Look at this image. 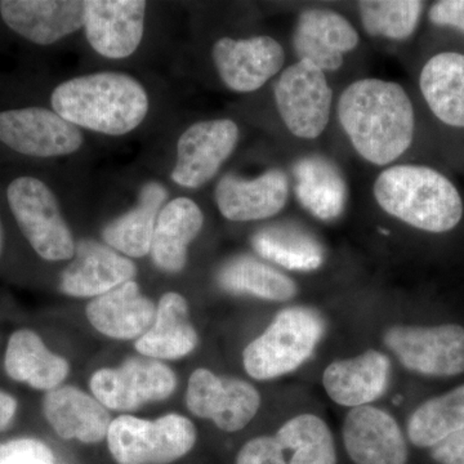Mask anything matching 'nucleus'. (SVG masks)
<instances>
[{"instance_id":"obj_33","label":"nucleus","mask_w":464,"mask_h":464,"mask_svg":"<svg viewBox=\"0 0 464 464\" xmlns=\"http://www.w3.org/2000/svg\"><path fill=\"white\" fill-rule=\"evenodd\" d=\"M224 391L212 422L221 431L237 432L248 426L261 408V395L249 382L222 378Z\"/></svg>"},{"instance_id":"obj_10","label":"nucleus","mask_w":464,"mask_h":464,"mask_svg":"<svg viewBox=\"0 0 464 464\" xmlns=\"http://www.w3.org/2000/svg\"><path fill=\"white\" fill-rule=\"evenodd\" d=\"M83 141V133L76 125L51 110L0 111V142L27 157H63L78 151Z\"/></svg>"},{"instance_id":"obj_36","label":"nucleus","mask_w":464,"mask_h":464,"mask_svg":"<svg viewBox=\"0 0 464 464\" xmlns=\"http://www.w3.org/2000/svg\"><path fill=\"white\" fill-rule=\"evenodd\" d=\"M235 464H288L284 449L275 436L249 440L237 453Z\"/></svg>"},{"instance_id":"obj_8","label":"nucleus","mask_w":464,"mask_h":464,"mask_svg":"<svg viewBox=\"0 0 464 464\" xmlns=\"http://www.w3.org/2000/svg\"><path fill=\"white\" fill-rule=\"evenodd\" d=\"M275 102L289 132L298 139L315 140L331 118L332 90L325 72L313 63L299 60L286 67L274 88Z\"/></svg>"},{"instance_id":"obj_20","label":"nucleus","mask_w":464,"mask_h":464,"mask_svg":"<svg viewBox=\"0 0 464 464\" xmlns=\"http://www.w3.org/2000/svg\"><path fill=\"white\" fill-rule=\"evenodd\" d=\"M85 314L101 334L112 340L130 341L139 340L149 331L157 315V306L142 295L139 284L130 280L92 299Z\"/></svg>"},{"instance_id":"obj_18","label":"nucleus","mask_w":464,"mask_h":464,"mask_svg":"<svg viewBox=\"0 0 464 464\" xmlns=\"http://www.w3.org/2000/svg\"><path fill=\"white\" fill-rule=\"evenodd\" d=\"M359 34L350 23L328 9L302 12L295 26L293 45L299 60H306L325 72H335L343 54L355 50Z\"/></svg>"},{"instance_id":"obj_30","label":"nucleus","mask_w":464,"mask_h":464,"mask_svg":"<svg viewBox=\"0 0 464 464\" xmlns=\"http://www.w3.org/2000/svg\"><path fill=\"white\" fill-rule=\"evenodd\" d=\"M464 429V384L424 401L408 420V438L418 448H432Z\"/></svg>"},{"instance_id":"obj_21","label":"nucleus","mask_w":464,"mask_h":464,"mask_svg":"<svg viewBox=\"0 0 464 464\" xmlns=\"http://www.w3.org/2000/svg\"><path fill=\"white\" fill-rule=\"evenodd\" d=\"M43 411L61 439L84 444H97L108 438L112 422L108 409L99 400L72 386L48 391Z\"/></svg>"},{"instance_id":"obj_5","label":"nucleus","mask_w":464,"mask_h":464,"mask_svg":"<svg viewBox=\"0 0 464 464\" xmlns=\"http://www.w3.org/2000/svg\"><path fill=\"white\" fill-rule=\"evenodd\" d=\"M197 438L188 418L167 414L157 420L121 415L110 424L106 439L118 464H169L190 453Z\"/></svg>"},{"instance_id":"obj_15","label":"nucleus","mask_w":464,"mask_h":464,"mask_svg":"<svg viewBox=\"0 0 464 464\" xmlns=\"http://www.w3.org/2000/svg\"><path fill=\"white\" fill-rule=\"evenodd\" d=\"M0 14L5 25L26 41L51 45L84 26L85 2L3 0Z\"/></svg>"},{"instance_id":"obj_23","label":"nucleus","mask_w":464,"mask_h":464,"mask_svg":"<svg viewBox=\"0 0 464 464\" xmlns=\"http://www.w3.org/2000/svg\"><path fill=\"white\" fill-rule=\"evenodd\" d=\"M197 346L188 301L176 292L161 295L154 323L136 341V350L150 359L177 360L190 355Z\"/></svg>"},{"instance_id":"obj_39","label":"nucleus","mask_w":464,"mask_h":464,"mask_svg":"<svg viewBox=\"0 0 464 464\" xmlns=\"http://www.w3.org/2000/svg\"><path fill=\"white\" fill-rule=\"evenodd\" d=\"M17 411V401L8 393L0 391V431L5 429L14 420Z\"/></svg>"},{"instance_id":"obj_7","label":"nucleus","mask_w":464,"mask_h":464,"mask_svg":"<svg viewBox=\"0 0 464 464\" xmlns=\"http://www.w3.org/2000/svg\"><path fill=\"white\" fill-rule=\"evenodd\" d=\"M383 342L414 373L451 377L464 372V328L457 324L391 326Z\"/></svg>"},{"instance_id":"obj_4","label":"nucleus","mask_w":464,"mask_h":464,"mask_svg":"<svg viewBox=\"0 0 464 464\" xmlns=\"http://www.w3.org/2000/svg\"><path fill=\"white\" fill-rule=\"evenodd\" d=\"M324 332L325 322L314 308H284L244 350V369L257 381L292 373L314 355Z\"/></svg>"},{"instance_id":"obj_2","label":"nucleus","mask_w":464,"mask_h":464,"mask_svg":"<svg viewBox=\"0 0 464 464\" xmlns=\"http://www.w3.org/2000/svg\"><path fill=\"white\" fill-rule=\"evenodd\" d=\"M52 108L61 118L109 136L132 132L145 121L149 97L136 79L121 72L76 76L53 91Z\"/></svg>"},{"instance_id":"obj_26","label":"nucleus","mask_w":464,"mask_h":464,"mask_svg":"<svg viewBox=\"0 0 464 464\" xmlns=\"http://www.w3.org/2000/svg\"><path fill=\"white\" fill-rule=\"evenodd\" d=\"M5 365L12 380L47 392L60 387L70 372L69 362L51 353L42 338L29 329H20L11 335Z\"/></svg>"},{"instance_id":"obj_28","label":"nucleus","mask_w":464,"mask_h":464,"mask_svg":"<svg viewBox=\"0 0 464 464\" xmlns=\"http://www.w3.org/2000/svg\"><path fill=\"white\" fill-rule=\"evenodd\" d=\"M217 283L232 295H252L265 301L286 302L298 292L295 280L250 256H237L226 262L217 274Z\"/></svg>"},{"instance_id":"obj_37","label":"nucleus","mask_w":464,"mask_h":464,"mask_svg":"<svg viewBox=\"0 0 464 464\" xmlns=\"http://www.w3.org/2000/svg\"><path fill=\"white\" fill-rule=\"evenodd\" d=\"M432 25L456 30L464 35V0H440L429 9Z\"/></svg>"},{"instance_id":"obj_19","label":"nucleus","mask_w":464,"mask_h":464,"mask_svg":"<svg viewBox=\"0 0 464 464\" xmlns=\"http://www.w3.org/2000/svg\"><path fill=\"white\" fill-rule=\"evenodd\" d=\"M391 377L389 356L368 350L353 359L335 360L326 366L323 386L335 404L347 408L371 405L386 392Z\"/></svg>"},{"instance_id":"obj_22","label":"nucleus","mask_w":464,"mask_h":464,"mask_svg":"<svg viewBox=\"0 0 464 464\" xmlns=\"http://www.w3.org/2000/svg\"><path fill=\"white\" fill-rule=\"evenodd\" d=\"M204 216L199 206L188 198L169 201L159 213L152 235V261L161 271L177 274L188 262V250L199 235Z\"/></svg>"},{"instance_id":"obj_9","label":"nucleus","mask_w":464,"mask_h":464,"mask_svg":"<svg viewBox=\"0 0 464 464\" xmlns=\"http://www.w3.org/2000/svg\"><path fill=\"white\" fill-rule=\"evenodd\" d=\"M177 386L172 369L150 357H132L119 368L100 369L92 375L94 398L106 409L132 411L169 398Z\"/></svg>"},{"instance_id":"obj_38","label":"nucleus","mask_w":464,"mask_h":464,"mask_svg":"<svg viewBox=\"0 0 464 464\" xmlns=\"http://www.w3.org/2000/svg\"><path fill=\"white\" fill-rule=\"evenodd\" d=\"M431 457L440 464H464V429L432 447Z\"/></svg>"},{"instance_id":"obj_11","label":"nucleus","mask_w":464,"mask_h":464,"mask_svg":"<svg viewBox=\"0 0 464 464\" xmlns=\"http://www.w3.org/2000/svg\"><path fill=\"white\" fill-rule=\"evenodd\" d=\"M237 141L239 128L230 119L191 125L177 143V163L170 177L183 188H201L216 176Z\"/></svg>"},{"instance_id":"obj_31","label":"nucleus","mask_w":464,"mask_h":464,"mask_svg":"<svg viewBox=\"0 0 464 464\" xmlns=\"http://www.w3.org/2000/svg\"><path fill=\"white\" fill-rule=\"evenodd\" d=\"M275 438L284 450L293 451L288 464H337L331 429L315 414L295 415L280 427Z\"/></svg>"},{"instance_id":"obj_29","label":"nucleus","mask_w":464,"mask_h":464,"mask_svg":"<svg viewBox=\"0 0 464 464\" xmlns=\"http://www.w3.org/2000/svg\"><path fill=\"white\" fill-rule=\"evenodd\" d=\"M252 246L261 257L292 271H315L324 262L322 244L295 225L262 228L253 237Z\"/></svg>"},{"instance_id":"obj_32","label":"nucleus","mask_w":464,"mask_h":464,"mask_svg":"<svg viewBox=\"0 0 464 464\" xmlns=\"http://www.w3.org/2000/svg\"><path fill=\"white\" fill-rule=\"evenodd\" d=\"M424 3L418 0H368L359 3L362 26L369 35L393 41L411 38L420 25Z\"/></svg>"},{"instance_id":"obj_25","label":"nucleus","mask_w":464,"mask_h":464,"mask_svg":"<svg viewBox=\"0 0 464 464\" xmlns=\"http://www.w3.org/2000/svg\"><path fill=\"white\" fill-rule=\"evenodd\" d=\"M295 190L301 206L322 221H335L347 203V185L341 170L329 159L311 155L298 160Z\"/></svg>"},{"instance_id":"obj_14","label":"nucleus","mask_w":464,"mask_h":464,"mask_svg":"<svg viewBox=\"0 0 464 464\" xmlns=\"http://www.w3.org/2000/svg\"><path fill=\"white\" fill-rule=\"evenodd\" d=\"M146 2L90 0L85 2V35L101 56L127 58L142 41Z\"/></svg>"},{"instance_id":"obj_1","label":"nucleus","mask_w":464,"mask_h":464,"mask_svg":"<svg viewBox=\"0 0 464 464\" xmlns=\"http://www.w3.org/2000/svg\"><path fill=\"white\" fill-rule=\"evenodd\" d=\"M338 119L360 157L386 166L413 143L415 112L404 88L368 78L348 85L338 101Z\"/></svg>"},{"instance_id":"obj_13","label":"nucleus","mask_w":464,"mask_h":464,"mask_svg":"<svg viewBox=\"0 0 464 464\" xmlns=\"http://www.w3.org/2000/svg\"><path fill=\"white\" fill-rule=\"evenodd\" d=\"M342 436L355 464H406L408 447L398 420L375 406L353 408L344 418Z\"/></svg>"},{"instance_id":"obj_40","label":"nucleus","mask_w":464,"mask_h":464,"mask_svg":"<svg viewBox=\"0 0 464 464\" xmlns=\"http://www.w3.org/2000/svg\"><path fill=\"white\" fill-rule=\"evenodd\" d=\"M0 249H2V230H0Z\"/></svg>"},{"instance_id":"obj_35","label":"nucleus","mask_w":464,"mask_h":464,"mask_svg":"<svg viewBox=\"0 0 464 464\" xmlns=\"http://www.w3.org/2000/svg\"><path fill=\"white\" fill-rule=\"evenodd\" d=\"M0 464H56L53 451L36 439L0 442Z\"/></svg>"},{"instance_id":"obj_27","label":"nucleus","mask_w":464,"mask_h":464,"mask_svg":"<svg viewBox=\"0 0 464 464\" xmlns=\"http://www.w3.org/2000/svg\"><path fill=\"white\" fill-rule=\"evenodd\" d=\"M168 192L161 183L149 182L140 192L139 203L103 228L110 248L128 257L141 258L151 250L152 235Z\"/></svg>"},{"instance_id":"obj_17","label":"nucleus","mask_w":464,"mask_h":464,"mask_svg":"<svg viewBox=\"0 0 464 464\" xmlns=\"http://www.w3.org/2000/svg\"><path fill=\"white\" fill-rule=\"evenodd\" d=\"M215 197L225 218L234 222L261 221L276 216L285 207L288 177L279 169L268 170L255 179L227 174L217 185Z\"/></svg>"},{"instance_id":"obj_34","label":"nucleus","mask_w":464,"mask_h":464,"mask_svg":"<svg viewBox=\"0 0 464 464\" xmlns=\"http://www.w3.org/2000/svg\"><path fill=\"white\" fill-rule=\"evenodd\" d=\"M224 391V380L208 371L199 368L192 372L186 392V405L188 411L201 420H212L215 417Z\"/></svg>"},{"instance_id":"obj_24","label":"nucleus","mask_w":464,"mask_h":464,"mask_svg":"<svg viewBox=\"0 0 464 464\" xmlns=\"http://www.w3.org/2000/svg\"><path fill=\"white\" fill-rule=\"evenodd\" d=\"M420 88L436 119L447 127L464 130V53L433 54L422 67Z\"/></svg>"},{"instance_id":"obj_12","label":"nucleus","mask_w":464,"mask_h":464,"mask_svg":"<svg viewBox=\"0 0 464 464\" xmlns=\"http://www.w3.org/2000/svg\"><path fill=\"white\" fill-rule=\"evenodd\" d=\"M213 61L226 87L248 93L259 90L282 70L285 52L271 36L221 38L213 47Z\"/></svg>"},{"instance_id":"obj_6","label":"nucleus","mask_w":464,"mask_h":464,"mask_svg":"<svg viewBox=\"0 0 464 464\" xmlns=\"http://www.w3.org/2000/svg\"><path fill=\"white\" fill-rule=\"evenodd\" d=\"M9 208L24 237L45 261L74 257L75 241L56 197L41 179L20 177L8 186Z\"/></svg>"},{"instance_id":"obj_3","label":"nucleus","mask_w":464,"mask_h":464,"mask_svg":"<svg viewBox=\"0 0 464 464\" xmlns=\"http://www.w3.org/2000/svg\"><path fill=\"white\" fill-rule=\"evenodd\" d=\"M374 198L384 212L417 230L445 234L462 222V195L436 168L402 164L383 170L374 183Z\"/></svg>"},{"instance_id":"obj_16","label":"nucleus","mask_w":464,"mask_h":464,"mask_svg":"<svg viewBox=\"0 0 464 464\" xmlns=\"http://www.w3.org/2000/svg\"><path fill=\"white\" fill-rule=\"evenodd\" d=\"M72 264L61 275V290L78 298H96L133 280V262L105 244L82 240Z\"/></svg>"}]
</instances>
